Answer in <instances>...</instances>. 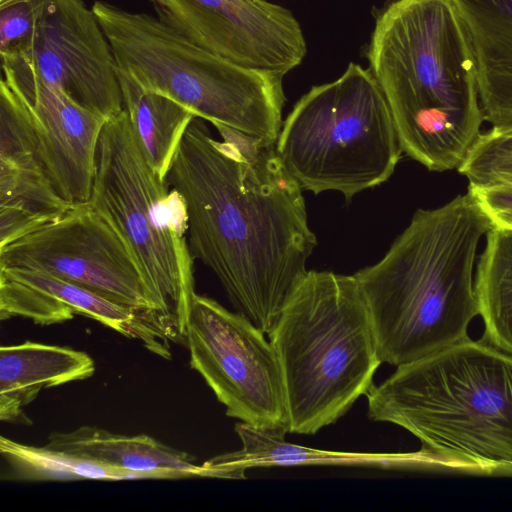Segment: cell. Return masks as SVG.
Segmentation results:
<instances>
[{"mask_svg":"<svg viewBox=\"0 0 512 512\" xmlns=\"http://www.w3.org/2000/svg\"><path fill=\"white\" fill-rule=\"evenodd\" d=\"M275 145L239 150L195 117L166 177L186 204L191 254L215 274L237 312L266 335L317 246L302 188Z\"/></svg>","mask_w":512,"mask_h":512,"instance_id":"6da1fadb","label":"cell"},{"mask_svg":"<svg viewBox=\"0 0 512 512\" xmlns=\"http://www.w3.org/2000/svg\"><path fill=\"white\" fill-rule=\"evenodd\" d=\"M367 57L402 151L430 171L458 169L484 115L472 46L452 0L389 3Z\"/></svg>","mask_w":512,"mask_h":512,"instance_id":"7a4b0ae2","label":"cell"},{"mask_svg":"<svg viewBox=\"0 0 512 512\" xmlns=\"http://www.w3.org/2000/svg\"><path fill=\"white\" fill-rule=\"evenodd\" d=\"M493 228L470 193L418 209L375 264L353 274L382 363L414 362L466 338L479 314L473 270Z\"/></svg>","mask_w":512,"mask_h":512,"instance_id":"3957f363","label":"cell"},{"mask_svg":"<svg viewBox=\"0 0 512 512\" xmlns=\"http://www.w3.org/2000/svg\"><path fill=\"white\" fill-rule=\"evenodd\" d=\"M373 421L417 437L421 468L512 474V355L469 337L400 365L366 395Z\"/></svg>","mask_w":512,"mask_h":512,"instance_id":"277c9868","label":"cell"},{"mask_svg":"<svg viewBox=\"0 0 512 512\" xmlns=\"http://www.w3.org/2000/svg\"><path fill=\"white\" fill-rule=\"evenodd\" d=\"M268 336L282 368L290 433L334 424L367 395L382 364L354 275L308 270Z\"/></svg>","mask_w":512,"mask_h":512,"instance_id":"5b68a950","label":"cell"},{"mask_svg":"<svg viewBox=\"0 0 512 512\" xmlns=\"http://www.w3.org/2000/svg\"><path fill=\"white\" fill-rule=\"evenodd\" d=\"M92 9L109 40L117 70L212 125H226L276 144L286 101L284 74L245 67L208 51L156 16L101 0Z\"/></svg>","mask_w":512,"mask_h":512,"instance_id":"8992f818","label":"cell"},{"mask_svg":"<svg viewBox=\"0 0 512 512\" xmlns=\"http://www.w3.org/2000/svg\"><path fill=\"white\" fill-rule=\"evenodd\" d=\"M88 203L123 240L151 301L185 344L196 293L186 204L151 166L124 109L102 129Z\"/></svg>","mask_w":512,"mask_h":512,"instance_id":"52a82bcc","label":"cell"},{"mask_svg":"<svg viewBox=\"0 0 512 512\" xmlns=\"http://www.w3.org/2000/svg\"><path fill=\"white\" fill-rule=\"evenodd\" d=\"M275 146L302 190L337 191L347 201L386 182L403 152L379 83L355 63L296 102Z\"/></svg>","mask_w":512,"mask_h":512,"instance_id":"ba28073f","label":"cell"},{"mask_svg":"<svg viewBox=\"0 0 512 512\" xmlns=\"http://www.w3.org/2000/svg\"><path fill=\"white\" fill-rule=\"evenodd\" d=\"M265 333L239 312L194 294L185 345L190 366L226 408V415L255 428L289 432L284 378Z\"/></svg>","mask_w":512,"mask_h":512,"instance_id":"9c48e42d","label":"cell"},{"mask_svg":"<svg viewBox=\"0 0 512 512\" xmlns=\"http://www.w3.org/2000/svg\"><path fill=\"white\" fill-rule=\"evenodd\" d=\"M0 267L41 269L117 304L155 313L179 337L151 301L123 240L88 202L1 247Z\"/></svg>","mask_w":512,"mask_h":512,"instance_id":"30bf717a","label":"cell"},{"mask_svg":"<svg viewBox=\"0 0 512 512\" xmlns=\"http://www.w3.org/2000/svg\"><path fill=\"white\" fill-rule=\"evenodd\" d=\"M33 13L26 42L8 56L106 119L119 114L124 106L115 58L92 7L83 0H33Z\"/></svg>","mask_w":512,"mask_h":512,"instance_id":"8fae6325","label":"cell"},{"mask_svg":"<svg viewBox=\"0 0 512 512\" xmlns=\"http://www.w3.org/2000/svg\"><path fill=\"white\" fill-rule=\"evenodd\" d=\"M157 18L192 43L249 68L286 74L307 52L294 15L266 0H149Z\"/></svg>","mask_w":512,"mask_h":512,"instance_id":"7c38bea8","label":"cell"},{"mask_svg":"<svg viewBox=\"0 0 512 512\" xmlns=\"http://www.w3.org/2000/svg\"><path fill=\"white\" fill-rule=\"evenodd\" d=\"M2 78L23 98L59 193L72 204L88 202L97 146L107 119L51 86L24 60L2 57Z\"/></svg>","mask_w":512,"mask_h":512,"instance_id":"4fadbf2b","label":"cell"},{"mask_svg":"<svg viewBox=\"0 0 512 512\" xmlns=\"http://www.w3.org/2000/svg\"><path fill=\"white\" fill-rule=\"evenodd\" d=\"M91 318L139 340L150 352L171 358L174 334L155 313L123 306L52 273L35 268L0 267V319L23 317L39 325Z\"/></svg>","mask_w":512,"mask_h":512,"instance_id":"5bb4252c","label":"cell"},{"mask_svg":"<svg viewBox=\"0 0 512 512\" xmlns=\"http://www.w3.org/2000/svg\"><path fill=\"white\" fill-rule=\"evenodd\" d=\"M74 206L52 179L23 98L1 77L0 248L57 220Z\"/></svg>","mask_w":512,"mask_h":512,"instance_id":"9a60e30c","label":"cell"},{"mask_svg":"<svg viewBox=\"0 0 512 512\" xmlns=\"http://www.w3.org/2000/svg\"><path fill=\"white\" fill-rule=\"evenodd\" d=\"M472 46L484 120L512 125V0H452Z\"/></svg>","mask_w":512,"mask_h":512,"instance_id":"2e32d148","label":"cell"},{"mask_svg":"<svg viewBox=\"0 0 512 512\" xmlns=\"http://www.w3.org/2000/svg\"><path fill=\"white\" fill-rule=\"evenodd\" d=\"M95 372L85 352L25 341L0 348V419L31 425L23 408L44 388L85 380Z\"/></svg>","mask_w":512,"mask_h":512,"instance_id":"e0dca14e","label":"cell"},{"mask_svg":"<svg viewBox=\"0 0 512 512\" xmlns=\"http://www.w3.org/2000/svg\"><path fill=\"white\" fill-rule=\"evenodd\" d=\"M105 465L146 474L149 479L210 477L196 457L163 444L148 435L126 436L95 426L52 432L45 445Z\"/></svg>","mask_w":512,"mask_h":512,"instance_id":"ac0fdd59","label":"cell"},{"mask_svg":"<svg viewBox=\"0 0 512 512\" xmlns=\"http://www.w3.org/2000/svg\"><path fill=\"white\" fill-rule=\"evenodd\" d=\"M242 448L216 456L205 464L211 477L243 479L250 468L272 466H375L419 468L416 452L361 453L328 451L289 443L285 434L259 429L243 422L235 425Z\"/></svg>","mask_w":512,"mask_h":512,"instance_id":"d6986e66","label":"cell"},{"mask_svg":"<svg viewBox=\"0 0 512 512\" xmlns=\"http://www.w3.org/2000/svg\"><path fill=\"white\" fill-rule=\"evenodd\" d=\"M123 106L151 166L166 180L190 122L196 117L169 97L148 91L117 70Z\"/></svg>","mask_w":512,"mask_h":512,"instance_id":"ffe728a7","label":"cell"},{"mask_svg":"<svg viewBox=\"0 0 512 512\" xmlns=\"http://www.w3.org/2000/svg\"><path fill=\"white\" fill-rule=\"evenodd\" d=\"M474 289L485 340L512 355V230L493 227L486 234Z\"/></svg>","mask_w":512,"mask_h":512,"instance_id":"44dd1931","label":"cell"},{"mask_svg":"<svg viewBox=\"0 0 512 512\" xmlns=\"http://www.w3.org/2000/svg\"><path fill=\"white\" fill-rule=\"evenodd\" d=\"M5 465L2 479L13 481L141 480L146 474L125 470L47 446L22 444L0 437Z\"/></svg>","mask_w":512,"mask_h":512,"instance_id":"7402d4cb","label":"cell"},{"mask_svg":"<svg viewBox=\"0 0 512 512\" xmlns=\"http://www.w3.org/2000/svg\"><path fill=\"white\" fill-rule=\"evenodd\" d=\"M457 170L469 186L512 183V125L481 133Z\"/></svg>","mask_w":512,"mask_h":512,"instance_id":"603a6c76","label":"cell"},{"mask_svg":"<svg viewBox=\"0 0 512 512\" xmlns=\"http://www.w3.org/2000/svg\"><path fill=\"white\" fill-rule=\"evenodd\" d=\"M467 192L494 228L512 230V183L468 186Z\"/></svg>","mask_w":512,"mask_h":512,"instance_id":"cb8c5ba5","label":"cell"}]
</instances>
